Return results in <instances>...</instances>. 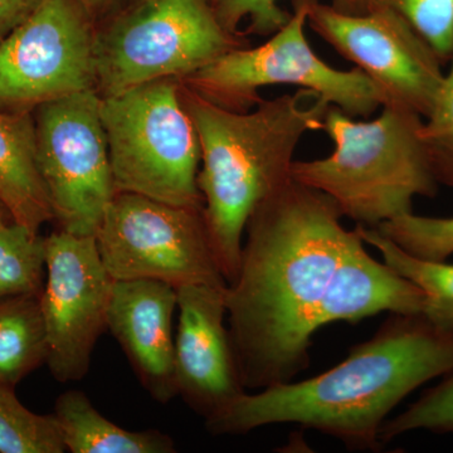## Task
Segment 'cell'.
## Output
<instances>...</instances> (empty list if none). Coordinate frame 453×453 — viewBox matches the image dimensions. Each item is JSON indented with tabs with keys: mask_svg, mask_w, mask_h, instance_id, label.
I'll use <instances>...</instances> for the list:
<instances>
[{
	"mask_svg": "<svg viewBox=\"0 0 453 453\" xmlns=\"http://www.w3.org/2000/svg\"><path fill=\"white\" fill-rule=\"evenodd\" d=\"M329 196L290 179L247 222L237 279L226 290V326L244 388L294 380L330 283L356 231Z\"/></svg>",
	"mask_w": 453,
	"mask_h": 453,
	"instance_id": "1",
	"label": "cell"
},
{
	"mask_svg": "<svg viewBox=\"0 0 453 453\" xmlns=\"http://www.w3.org/2000/svg\"><path fill=\"white\" fill-rule=\"evenodd\" d=\"M453 372V330L419 314H390L344 362L301 381L244 393L205 421L214 436L295 423L336 438L353 451H380L389 413L423 384Z\"/></svg>",
	"mask_w": 453,
	"mask_h": 453,
	"instance_id": "2",
	"label": "cell"
},
{
	"mask_svg": "<svg viewBox=\"0 0 453 453\" xmlns=\"http://www.w3.org/2000/svg\"><path fill=\"white\" fill-rule=\"evenodd\" d=\"M181 82V81H180ZM181 100L201 142L198 188L211 249L228 285L240 271L247 222L291 177L309 131L323 130L329 104L306 88L237 112L181 82Z\"/></svg>",
	"mask_w": 453,
	"mask_h": 453,
	"instance_id": "3",
	"label": "cell"
},
{
	"mask_svg": "<svg viewBox=\"0 0 453 453\" xmlns=\"http://www.w3.org/2000/svg\"><path fill=\"white\" fill-rule=\"evenodd\" d=\"M371 121H357L330 105L323 130L334 150L323 159L292 164L291 177L329 196L342 217L375 228L411 213L414 196L434 198L438 183L421 138L425 119L383 106Z\"/></svg>",
	"mask_w": 453,
	"mask_h": 453,
	"instance_id": "4",
	"label": "cell"
},
{
	"mask_svg": "<svg viewBox=\"0 0 453 453\" xmlns=\"http://www.w3.org/2000/svg\"><path fill=\"white\" fill-rule=\"evenodd\" d=\"M116 193L178 207L203 208L201 142L177 79L145 83L101 97Z\"/></svg>",
	"mask_w": 453,
	"mask_h": 453,
	"instance_id": "5",
	"label": "cell"
},
{
	"mask_svg": "<svg viewBox=\"0 0 453 453\" xmlns=\"http://www.w3.org/2000/svg\"><path fill=\"white\" fill-rule=\"evenodd\" d=\"M249 46L226 31L211 0H139L96 33L101 97L159 80L187 79L231 50Z\"/></svg>",
	"mask_w": 453,
	"mask_h": 453,
	"instance_id": "6",
	"label": "cell"
},
{
	"mask_svg": "<svg viewBox=\"0 0 453 453\" xmlns=\"http://www.w3.org/2000/svg\"><path fill=\"white\" fill-rule=\"evenodd\" d=\"M308 0H292L290 20L266 43L241 47L181 80L188 88L232 111L246 112L264 98L259 88L290 85L314 91L351 118H368L384 106L380 89L359 68L336 70L306 37Z\"/></svg>",
	"mask_w": 453,
	"mask_h": 453,
	"instance_id": "7",
	"label": "cell"
},
{
	"mask_svg": "<svg viewBox=\"0 0 453 453\" xmlns=\"http://www.w3.org/2000/svg\"><path fill=\"white\" fill-rule=\"evenodd\" d=\"M96 242L115 281L155 280L175 288H228L211 249L203 208L116 193L98 228Z\"/></svg>",
	"mask_w": 453,
	"mask_h": 453,
	"instance_id": "8",
	"label": "cell"
},
{
	"mask_svg": "<svg viewBox=\"0 0 453 453\" xmlns=\"http://www.w3.org/2000/svg\"><path fill=\"white\" fill-rule=\"evenodd\" d=\"M37 164L59 229L96 235L116 195L96 88L42 104Z\"/></svg>",
	"mask_w": 453,
	"mask_h": 453,
	"instance_id": "9",
	"label": "cell"
},
{
	"mask_svg": "<svg viewBox=\"0 0 453 453\" xmlns=\"http://www.w3.org/2000/svg\"><path fill=\"white\" fill-rule=\"evenodd\" d=\"M308 26L372 80L384 106L427 118L445 80V64L402 14L387 7L345 13L308 0Z\"/></svg>",
	"mask_w": 453,
	"mask_h": 453,
	"instance_id": "10",
	"label": "cell"
},
{
	"mask_svg": "<svg viewBox=\"0 0 453 453\" xmlns=\"http://www.w3.org/2000/svg\"><path fill=\"white\" fill-rule=\"evenodd\" d=\"M95 46L80 0H44L0 41V104L40 106L96 88Z\"/></svg>",
	"mask_w": 453,
	"mask_h": 453,
	"instance_id": "11",
	"label": "cell"
},
{
	"mask_svg": "<svg viewBox=\"0 0 453 453\" xmlns=\"http://www.w3.org/2000/svg\"><path fill=\"white\" fill-rule=\"evenodd\" d=\"M44 240L47 279L40 303L49 345L46 363L56 380H81L107 329L115 280L100 257L96 235L59 229Z\"/></svg>",
	"mask_w": 453,
	"mask_h": 453,
	"instance_id": "12",
	"label": "cell"
},
{
	"mask_svg": "<svg viewBox=\"0 0 453 453\" xmlns=\"http://www.w3.org/2000/svg\"><path fill=\"white\" fill-rule=\"evenodd\" d=\"M226 290L208 285L177 288L175 384L178 395L205 421L247 392L226 325Z\"/></svg>",
	"mask_w": 453,
	"mask_h": 453,
	"instance_id": "13",
	"label": "cell"
},
{
	"mask_svg": "<svg viewBox=\"0 0 453 453\" xmlns=\"http://www.w3.org/2000/svg\"><path fill=\"white\" fill-rule=\"evenodd\" d=\"M177 288L155 280L113 282L107 329L112 333L140 383L160 403L178 395L173 318Z\"/></svg>",
	"mask_w": 453,
	"mask_h": 453,
	"instance_id": "14",
	"label": "cell"
},
{
	"mask_svg": "<svg viewBox=\"0 0 453 453\" xmlns=\"http://www.w3.org/2000/svg\"><path fill=\"white\" fill-rule=\"evenodd\" d=\"M423 303V292L386 262L372 258L356 232L325 295L319 329L336 321L357 324L384 311L419 314Z\"/></svg>",
	"mask_w": 453,
	"mask_h": 453,
	"instance_id": "15",
	"label": "cell"
},
{
	"mask_svg": "<svg viewBox=\"0 0 453 453\" xmlns=\"http://www.w3.org/2000/svg\"><path fill=\"white\" fill-rule=\"evenodd\" d=\"M0 204L33 234L53 219L38 169L35 124L22 113L0 112Z\"/></svg>",
	"mask_w": 453,
	"mask_h": 453,
	"instance_id": "16",
	"label": "cell"
},
{
	"mask_svg": "<svg viewBox=\"0 0 453 453\" xmlns=\"http://www.w3.org/2000/svg\"><path fill=\"white\" fill-rule=\"evenodd\" d=\"M55 419L65 451L73 453H173L174 441L157 429L133 432L103 416L88 396L67 390L57 398Z\"/></svg>",
	"mask_w": 453,
	"mask_h": 453,
	"instance_id": "17",
	"label": "cell"
},
{
	"mask_svg": "<svg viewBox=\"0 0 453 453\" xmlns=\"http://www.w3.org/2000/svg\"><path fill=\"white\" fill-rule=\"evenodd\" d=\"M40 295L0 300V381L8 386L16 387L46 363L49 345Z\"/></svg>",
	"mask_w": 453,
	"mask_h": 453,
	"instance_id": "18",
	"label": "cell"
},
{
	"mask_svg": "<svg viewBox=\"0 0 453 453\" xmlns=\"http://www.w3.org/2000/svg\"><path fill=\"white\" fill-rule=\"evenodd\" d=\"M365 244L380 251L383 261L423 292L422 314L441 329L453 330V265L408 255L378 229L357 225Z\"/></svg>",
	"mask_w": 453,
	"mask_h": 453,
	"instance_id": "19",
	"label": "cell"
},
{
	"mask_svg": "<svg viewBox=\"0 0 453 453\" xmlns=\"http://www.w3.org/2000/svg\"><path fill=\"white\" fill-rule=\"evenodd\" d=\"M46 270V240L27 226L0 222V300L40 295Z\"/></svg>",
	"mask_w": 453,
	"mask_h": 453,
	"instance_id": "20",
	"label": "cell"
},
{
	"mask_svg": "<svg viewBox=\"0 0 453 453\" xmlns=\"http://www.w3.org/2000/svg\"><path fill=\"white\" fill-rule=\"evenodd\" d=\"M55 416H41L20 403L14 387L0 381V453H64Z\"/></svg>",
	"mask_w": 453,
	"mask_h": 453,
	"instance_id": "21",
	"label": "cell"
},
{
	"mask_svg": "<svg viewBox=\"0 0 453 453\" xmlns=\"http://www.w3.org/2000/svg\"><path fill=\"white\" fill-rule=\"evenodd\" d=\"M375 229L417 258L447 261L453 255V217L434 219L411 211L387 220Z\"/></svg>",
	"mask_w": 453,
	"mask_h": 453,
	"instance_id": "22",
	"label": "cell"
},
{
	"mask_svg": "<svg viewBox=\"0 0 453 453\" xmlns=\"http://www.w3.org/2000/svg\"><path fill=\"white\" fill-rule=\"evenodd\" d=\"M414 431L453 434V372L434 388L426 390L414 403L380 428L381 445Z\"/></svg>",
	"mask_w": 453,
	"mask_h": 453,
	"instance_id": "23",
	"label": "cell"
},
{
	"mask_svg": "<svg viewBox=\"0 0 453 453\" xmlns=\"http://www.w3.org/2000/svg\"><path fill=\"white\" fill-rule=\"evenodd\" d=\"M213 5L220 23L234 35L268 37L291 18V13L280 7L279 0H216ZM332 5L345 13L360 14L363 11V0H333Z\"/></svg>",
	"mask_w": 453,
	"mask_h": 453,
	"instance_id": "24",
	"label": "cell"
},
{
	"mask_svg": "<svg viewBox=\"0 0 453 453\" xmlns=\"http://www.w3.org/2000/svg\"><path fill=\"white\" fill-rule=\"evenodd\" d=\"M395 9L431 44L443 64L453 57V0H363L372 8Z\"/></svg>",
	"mask_w": 453,
	"mask_h": 453,
	"instance_id": "25",
	"label": "cell"
},
{
	"mask_svg": "<svg viewBox=\"0 0 453 453\" xmlns=\"http://www.w3.org/2000/svg\"><path fill=\"white\" fill-rule=\"evenodd\" d=\"M434 105L423 120L421 138L438 183L453 188V57Z\"/></svg>",
	"mask_w": 453,
	"mask_h": 453,
	"instance_id": "26",
	"label": "cell"
},
{
	"mask_svg": "<svg viewBox=\"0 0 453 453\" xmlns=\"http://www.w3.org/2000/svg\"><path fill=\"white\" fill-rule=\"evenodd\" d=\"M44 0H0V41L25 22Z\"/></svg>",
	"mask_w": 453,
	"mask_h": 453,
	"instance_id": "27",
	"label": "cell"
},
{
	"mask_svg": "<svg viewBox=\"0 0 453 453\" xmlns=\"http://www.w3.org/2000/svg\"><path fill=\"white\" fill-rule=\"evenodd\" d=\"M122 0H80L89 17H100L116 7Z\"/></svg>",
	"mask_w": 453,
	"mask_h": 453,
	"instance_id": "28",
	"label": "cell"
},
{
	"mask_svg": "<svg viewBox=\"0 0 453 453\" xmlns=\"http://www.w3.org/2000/svg\"><path fill=\"white\" fill-rule=\"evenodd\" d=\"M7 220H12V219L9 217L8 211L4 210V207L0 204V222H7Z\"/></svg>",
	"mask_w": 453,
	"mask_h": 453,
	"instance_id": "29",
	"label": "cell"
},
{
	"mask_svg": "<svg viewBox=\"0 0 453 453\" xmlns=\"http://www.w3.org/2000/svg\"><path fill=\"white\" fill-rule=\"evenodd\" d=\"M214 2H216V0H211V3H214Z\"/></svg>",
	"mask_w": 453,
	"mask_h": 453,
	"instance_id": "30",
	"label": "cell"
}]
</instances>
